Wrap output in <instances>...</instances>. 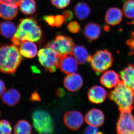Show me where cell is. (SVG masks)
Listing matches in <instances>:
<instances>
[{
	"label": "cell",
	"instance_id": "1",
	"mask_svg": "<svg viewBox=\"0 0 134 134\" xmlns=\"http://www.w3.org/2000/svg\"><path fill=\"white\" fill-rule=\"evenodd\" d=\"M43 37L42 30L32 18L20 19L16 31L11 41L15 46H20L24 41L38 42Z\"/></svg>",
	"mask_w": 134,
	"mask_h": 134
},
{
	"label": "cell",
	"instance_id": "2",
	"mask_svg": "<svg viewBox=\"0 0 134 134\" xmlns=\"http://www.w3.org/2000/svg\"><path fill=\"white\" fill-rule=\"evenodd\" d=\"M21 55L14 44H0V72L13 74L21 62Z\"/></svg>",
	"mask_w": 134,
	"mask_h": 134
},
{
	"label": "cell",
	"instance_id": "3",
	"mask_svg": "<svg viewBox=\"0 0 134 134\" xmlns=\"http://www.w3.org/2000/svg\"><path fill=\"white\" fill-rule=\"evenodd\" d=\"M108 95L109 99L118 106L120 112H131L133 109L134 90L126 86L121 80Z\"/></svg>",
	"mask_w": 134,
	"mask_h": 134
},
{
	"label": "cell",
	"instance_id": "4",
	"mask_svg": "<svg viewBox=\"0 0 134 134\" xmlns=\"http://www.w3.org/2000/svg\"><path fill=\"white\" fill-rule=\"evenodd\" d=\"M34 127L39 134H52L54 131L53 119L46 111L37 110L32 115Z\"/></svg>",
	"mask_w": 134,
	"mask_h": 134
},
{
	"label": "cell",
	"instance_id": "5",
	"mask_svg": "<svg viewBox=\"0 0 134 134\" xmlns=\"http://www.w3.org/2000/svg\"><path fill=\"white\" fill-rule=\"evenodd\" d=\"M113 56L107 49L98 50L91 57L90 62L92 69L97 74L105 72L112 66Z\"/></svg>",
	"mask_w": 134,
	"mask_h": 134
},
{
	"label": "cell",
	"instance_id": "6",
	"mask_svg": "<svg viewBox=\"0 0 134 134\" xmlns=\"http://www.w3.org/2000/svg\"><path fill=\"white\" fill-rule=\"evenodd\" d=\"M74 43L71 38L59 35L46 44L45 47L52 49L60 58L68 55H72Z\"/></svg>",
	"mask_w": 134,
	"mask_h": 134
},
{
	"label": "cell",
	"instance_id": "7",
	"mask_svg": "<svg viewBox=\"0 0 134 134\" xmlns=\"http://www.w3.org/2000/svg\"><path fill=\"white\" fill-rule=\"evenodd\" d=\"M38 57L40 63L46 71L55 72L59 67L60 58L52 49L45 47L39 51Z\"/></svg>",
	"mask_w": 134,
	"mask_h": 134
},
{
	"label": "cell",
	"instance_id": "8",
	"mask_svg": "<svg viewBox=\"0 0 134 134\" xmlns=\"http://www.w3.org/2000/svg\"><path fill=\"white\" fill-rule=\"evenodd\" d=\"M116 130L117 134H134V116L131 112H120Z\"/></svg>",
	"mask_w": 134,
	"mask_h": 134
},
{
	"label": "cell",
	"instance_id": "9",
	"mask_svg": "<svg viewBox=\"0 0 134 134\" xmlns=\"http://www.w3.org/2000/svg\"><path fill=\"white\" fill-rule=\"evenodd\" d=\"M63 122L69 129L73 130H77L83 125V115L78 111H69L66 113L64 115Z\"/></svg>",
	"mask_w": 134,
	"mask_h": 134
},
{
	"label": "cell",
	"instance_id": "10",
	"mask_svg": "<svg viewBox=\"0 0 134 134\" xmlns=\"http://www.w3.org/2000/svg\"><path fill=\"white\" fill-rule=\"evenodd\" d=\"M78 63L74 57L68 55L60 58L59 67L61 71L67 75L75 73L78 69Z\"/></svg>",
	"mask_w": 134,
	"mask_h": 134
},
{
	"label": "cell",
	"instance_id": "11",
	"mask_svg": "<svg viewBox=\"0 0 134 134\" xmlns=\"http://www.w3.org/2000/svg\"><path fill=\"white\" fill-rule=\"evenodd\" d=\"M64 85L70 91L75 92L81 88L83 84L81 76L76 73L68 75L64 79Z\"/></svg>",
	"mask_w": 134,
	"mask_h": 134
},
{
	"label": "cell",
	"instance_id": "12",
	"mask_svg": "<svg viewBox=\"0 0 134 134\" xmlns=\"http://www.w3.org/2000/svg\"><path fill=\"white\" fill-rule=\"evenodd\" d=\"M104 120V115L103 112L96 108L90 110L85 116L86 123L94 127H98L102 126Z\"/></svg>",
	"mask_w": 134,
	"mask_h": 134
},
{
	"label": "cell",
	"instance_id": "13",
	"mask_svg": "<svg viewBox=\"0 0 134 134\" xmlns=\"http://www.w3.org/2000/svg\"><path fill=\"white\" fill-rule=\"evenodd\" d=\"M119 75L115 71L109 70L104 72L100 78V82L103 86L108 89L115 88L121 80Z\"/></svg>",
	"mask_w": 134,
	"mask_h": 134
},
{
	"label": "cell",
	"instance_id": "14",
	"mask_svg": "<svg viewBox=\"0 0 134 134\" xmlns=\"http://www.w3.org/2000/svg\"><path fill=\"white\" fill-rule=\"evenodd\" d=\"M107 96L105 90L102 86L98 85L92 86L88 92V97L89 100L94 104L103 103L106 99Z\"/></svg>",
	"mask_w": 134,
	"mask_h": 134
},
{
	"label": "cell",
	"instance_id": "15",
	"mask_svg": "<svg viewBox=\"0 0 134 134\" xmlns=\"http://www.w3.org/2000/svg\"><path fill=\"white\" fill-rule=\"evenodd\" d=\"M120 77L126 86L134 90V65L129 64L120 71Z\"/></svg>",
	"mask_w": 134,
	"mask_h": 134
},
{
	"label": "cell",
	"instance_id": "16",
	"mask_svg": "<svg viewBox=\"0 0 134 134\" xmlns=\"http://www.w3.org/2000/svg\"><path fill=\"white\" fill-rule=\"evenodd\" d=\"M101 32V27L99 25L90 23L85 26L83 34L90 41H95L98 38Z\"/></svg>",
	"mask_w": 134,
	"mask_h": 134
},
{
	"label": "cell",
	"instance_id": "17",
	"mask_svg": "<svg viewBox=\"0 0 134 134\" xmlns=\"http://www.w3.org/2000/svg\"><path fill=\"white\" fill-rule=\"evenodd\" d=\"M72 55L74 56L78 63L82 65L90 62L92 57L88 50L82 46H74Z\"/></svg>",
	"mask_w": 134,
	"mask_h": 134
},
{
	"label": "cell",
	"instance_id": "18",
	"mask_svg": "<svg viewBox=\"0 0 134 134\" xmlns=\"http://www.w3.org/2000/svg\"><path fill=\"white\" fill-rule=\"evenodd\" d=\"M123 14L120 9L113 7L109 9L106 13L105 21L108 24L115 25L119 24L122 21Z\"/></svg>",
	"mask_w": 134,
	"mask_h": 134
},
{
	"label": "cell",
	"instance_id": "19",
	"mask_svg": "<svg viewBox=\"0 0 134 134\" xmlns=\"http://www.w3.org/2000/svg\"><path fill=\"white\" fill-rule=\"evenodd\" d=\"M3 103L10 107L17 104L21 99V94L16 89H10L5 92L2 96Z\"/></svg>",
	"mask_w": 134,
	"mask_h": 134
},
{
	"label": "cell",
	"instance_id": "20",
	"mask_svg": "<svg viewBox=\"0 0 134 134\" xmlns=\"http://www.w3.org/2000/svg\"><path fill=\"white\" fill-rule=\"evenodd\" d=\"M19 51L22 56L31 59L34 58L37 54V47L32 41H26L20 45Z\"/></svg>",
	"mask_w": 134,
	"mask_h": 134
},
{
	"label": "cell",
	"instance_id": "21",
	"mask_svg": "<svg viewBox=\"0 0 134 134\" xmlns=\"http://www.w3.org/2000/svg\"><path fill=\"white\" fill-rule=\"evenodd\" d=\"M16 30V26L12 22L5 21L0 23V33L6 38H12Z\"/></svg>",
	"mask_w": 134,
	"mask_h": 134
},
{
	"label": "cell",
	"instance_id": "22",
	"mask_svg": "<svg viewBox=\"0 0 134 134\" xmlns=\"http://www.w3.org/2000/svg\"><path fill=\"white\" fill-rule=\"evenodd\" d=\"M18 14L17 7L0 3V17L6 20H12Z\"/></svg>",
	"mask_w": 134,
	"mask_h": 134
},
{
	"label": "cell",
	"instance_id": "23",
	"mask_svg": "<svg viewBox=\"0 0 134 134\" xmlns=\"http://www.w3.org/2000/svg\"><path fill=\"white\" fill-rule=\"evenodd\" d=\"M74 12L77 18L82 21L88 18L91 12V9L86 3L79 2L75 6Z\"/></svg>",
	"mask_w": 134,
	"mask_h": 134
},
{
	"label": "cell",
	"instance_id": "24",
	"mask_svg": "<svg viewBox=\"0 0 134 134\" xmlns=\"http://www.w3.org/2000/svg\"><path fill=\"white\" fill-rule=\"evenodd\" d=\"M32 132V127L25 120L19 121L14 127V134H31Z\"/></svg>",
	"mask_w": 134,
	"mask_h": 134
},
{
	"label": "cell",
	"instance_id": "25",
	"mask_svg": "<svg viewBox=\"0 0 134 134\" xmlns=\"http://www.w3.org/2000/svg\"><path fill=\"white\" fill-rule=\"evenodd\" d=\"M19 8L24 14H32L36 11V2L34 0H23L20 3Z\"/></svg>",
	"mask_w": 134,
	"mask_h": 134
},
{
	"label": "cell",
	"instance_id": "26",
	"mask_svg": "<svg viewBox=\"0 0 134 134\" xmlns=\"http://www.w3.org/2000/svg\"><path fill=\"white\" fill-rule=\"evenodd\" d=\"M125 16L130 19H134V0H127L122 7Z\"/></svg>",
	"mask_w": 134,
	"mask_h": 134
},
{
	"label": "cell",
	"instance_id": "27",
	"mask_svg": "<svg viewBox=\"0 0 134 134\" xmlns=\"http://www.w3.org/2000/svg\"><path fill=\"white\" fill-rule=\"evenodd\" d=\"M12 128L10 123L7 120H0V134H12Z\"/></svg>",
	"mask_w": 134,
	"mask_h": 134
},
{
	"label": "cell",
	"instance_id": "28",
	"mask_svg": "<svg viewBox=\"0 0 134 134\" xmlns=\"http://www.w3.org/2000/svg\"><path fill=\"white\" fill-rule=\"evenodd\" d=\"M70 1V0H51L52 4L54 6L60 9L66 7Z\"/></svg>",
	"mask_w": 134,
	"mask_h": 134
},
{
	"label": "cell",
	"instance_id": "29",
	"mask_svg": "<svg viewBox=\"0 0 134 134\" xmlns=\"http://www.w3.org/2000/svg\"><path fill=\"white\" fill-rule=\"evenodd\" d=\"M68 30L71 33L76 34L81 30V27L77 22L72 21L70 22L67 26Z\"/></svg>",
	"mask_w": 134,
	"mask_h": 134
},
{
	"label": "cell",
	"instance_id": "30",
	"mask_svg": "<svg viewBox=\"0 0 134 134\" xmlns=\"http://www.w3.org/2000/svg\"><path fill=\"white\" fill-rule=\"evenodd\" d=\"M23 0H0V3L17 7L20 5Z\"/></svg>",
	"mask_w": 134,
	"mask_h": 134
},
{
	"label": "cell",
	"instance_id": "31",
	"mask_svg": "<svg viewBox=\"0 0 134 134\" xmlns=\"http://www.w3.org/2000/svg\"><path fill=\"white\" fill-rule=\"evenodd\" d=\"M43 19L50 26H55V16L53 15H45L43 17Z\"/></svg>",
	"mask_w": 134,
	"mask_h": 134
},
{
	"label": "cell",
	"instance_id": "32",
	"mask_svg": "<svg viewBox=\"0 0 134 134\" xmlns=\"http://www.w3.org/2000/svg\"><path fill=\"white\" fill-rule=\"evenodd\" d=\"M99 132V130L97 127L89 126L85 128L84 130L85 134H97Z\"/></svg>",
	"mask_w": 134,
	"mask_h": 134
},
{
	"label": "cell",
	"instance_id": "33",
	"mask_svg": "<svg viewBox=\"0 0 134 134\" xmlns=\"http://www.w3.org/2000/svg\"><path fill=\"white\" fill-rule=\"evenodd\" d=\"M127 44L131 50L129 54H133L134 53V32H132L131 38L128 40L127 41Z\"/></svg>",
	"mask_w": 134,
	"mask_h": 134
},
{
	"label": "cell",
	"instance_id": "34",
	"mask_svg": "<svg viewBox=\"0 0 134 134\" xmlns=\"http://www.w3.org/2000/svg\"><path fill=\"white\" fill-rule=\"evenodd\" d=\"M63 24H66L65 18L63 15H58L55 16V26L59 27Z\"/></svg>",
	"mask_w": 134,
	"mask_h": 134
},
{
	"label": "cell",
	"instance_id": "35",
	"mask_svg": "<svg viewBox=\"0 0 134 134\" xmlns=\"http://www.w3.org/2000/svg\"><path fill=\"white\" fill-rule=\"evenodd\" d=\"M63 15L65 18V22L71 21L74 17L73 13L70 10H65L63 12Z\"/></svg>",
	"mask_w": 134,
	"mask_h": 134
},
{
	"label": "cell",
	"instance_id": "36",
	"mask_svg": "<svg viewBox=\"0 0 134 134\" xmlns=\"http://www.w3.org/2000/svg\"><path fill=\"white\" fill-rule=\"evenodd\" d=\"M31 100L33 101H39L40 100V97L38 93L35 92L32 93L30 98Z\"/></svg>",
	"mask_w": 134,
	"mask_h": 134
},
{
	"label": "cell",
	"instance_id": "37",
	"mask_svg": "<svg viewBox=\"0 0 134 134\" xmlns=\"http://www.w3.org/2000/svg\"><path fill=\"white\" fill-rule=\"evenodd\" d=\"M6 89L5 83L3 81L0 80V96H2L6 90Z\"/></svg>",
	"mask_w": 134,
	"mask_h": 134
},
{
	"label": "cell",
	"instance_id": "38",
	"mask_svg": "<svg viewBox=\"0 0 134 134\" xmlns=\"http://www.w3.org/2000/svg\"><path fill=\"white\" fill-rule=\"evenodd\" d=\"M64 92H65L63 91V90H62V89H59L57 90L56 93H57V96L60 97H63V96H64V93H65Z\"/></svg>",
	"mask_w": 134,
	"mask_h": 134
},
{
	"label": "cell",
	"instance_id": "39",
	"mask_svg": "<svg viewBox=\"0 0 134 134\" xmlns=\"http://www.w3.org/2000/svg\"><path fill=\"white\" fill-rule=\"evenodd\" d=\"M97 134H104L103 133V132H99H99H98L97 133Z\"/></svg>",
	"mask_w": 134,
	"mask_h": 134
},
{
	"label": "cell",
	"instance_id": "40",
	"mask_svg": "<svg viewBox=\"0 0 134 134\" xmlns=\"http://www.w3.org/2000/svg\"><path fill=\"white\" fill-rule=\"evenodd\" d=\"M130 24H134V21H132V22L129 23Z\"/></svg>",
	"mask_w": 134,
	"mask_h": 134
},
{
	"label": "cell",
	"instance_id": "41",
	"mask_svg": "<svg viewBox=\"0 0 134 134\" xmlns=\"http://www.w3.org/2000/svg\"><path fill=\"white\" fill-rule=\"evenodd\" d=\"M0 115H1V113H0Z\"/></svg>",
	"mask_w": 134,
	"mask_h": 134
}]
</instances>
